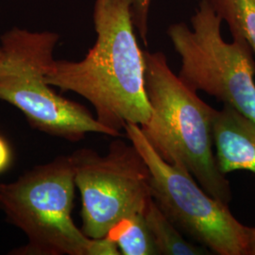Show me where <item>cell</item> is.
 I'll return each instance as SVG.
<instances>
[{"mask_svg": "<svg viewBox=\"0 0 255 255\" xmlns=\"http://www.w3.org/2000/svg\"><path fill=\"white\" fill-rule=\"evenodd\" d=\"M93 19L94 46L82 61L54 60L46 80L89 101L97 119L119 137L127 123L142 126L151 116L131 0H96Z\"/></svg>", "mask_w": 255, "mask_h": 255, "instance_id": "obj_1", "label": "cell"}, {"mask_svg": "<svg viewBox=\"0 0 255 255\" xmlns=\"http://www.w3.org/2000/svg\"><path fill=\"white\" fill-rule=\"evenodd\" d=\"M150 119L140 126L164 161L191 174L213 198L228 204L232 189L213 151L215 109L170 69L163 52L144 51Z\"/></svg>", "mask_w": 255, "mask_h": 255, "instance_id": "obj_2", "label": "cell"}, {"mask_svg": "<svg viewBox=\"0 0 255 255\" xmlns=\"http://www.w3.org/2000/svg\"><path fill=\"white\" fill-rule=\"evenodd\" d=\"M75 187L69 156L38 165L15 182L0 183V208L28 240L11 255H120L108 237L89 238L75 225Z\"/></svg>", "mask_w": 255, "mask_h": 255, "instance_id": "obj_3", "label": "cell"}, {"mask_svg": "<svg viewBox=\"0 0 255 255\" xmlns=\"http://www.w3.org/2000/svg\"><path fill=\"white\" fill-rule=\"evenodd\" d=\"M59 35L14 27L1 37L0 101L20 110L38 130L77 142L89 132L117 138L80 103L51 88L46 73L54 62Z\"/></svg>", "mask_w": 255, "mask_h": 255, "instance_id": "obj_4", "label": "cell"}, {"mask_svg": "<svg viewBox=\"0 0 255 255\" xmlns=\"http://www.w3.org/2000/svg\"><path fill=\"white\" fill-rule=\"evenodd\" d=\"M211 0H201L185 23L169 26L167 35L181 57L179 78L193 91H203L255 123V62L246 40L221 36V23Z\"/></svg>", "mask_w": 255, "mask_h": 255, "instance_id": "obj_5", "label": "cell"}, {"mask_svg": "<svg viewBox=\"0 0 255 255\" xmlns=\"http://www.w3.org/2000/svg\"><path fill=\"white\" fill-rule=\"evenodd\" d=\"M124 129L148 166L153 201L174 225L215 255H247L248 227L228 204L210 196L189 172L164 161L139 125L127 123Z\"/></svg>", "mask_w": 255, "mask_h": 255, "instance_id": "obj_6", "label": "cell"}, {"mask_svg": "<svg viewBox=\"0 0 255 255\" xmlns=\"http://www.w3.org/2000/svg\"><path fill=\"white\" fill-rule=\"evenodd\" d=\"M82 196V231L101 239L121 219L145 214L152 201L150 172L130 142L115 139L104 156L81 148L69 156Z\"/></svg>", "mask_w": 255, "mask_h": 255, "instance_id": "obj_7", "label": "cell"}, {"mask_svg": "<svg viewBox=\"0 0 255 255\" xmlns=\"http://www.w3.org/2000/svg\"><path fill=\"white\" fill-rule=\"evenodd\" d=\"M213 140L222 173L245 170L255 174V123L232 106L215 109Z\"/></svg>", "mask_w": 255, "mask_h": 255, "instance_id": "obj_8", "label": "cell"}, {"mask_svg": "<svg viewBox=\"0 0 255 255\" xmlns=\"http://www.w3.org/2000/svg\"><path fill=\"white\" fill-rule=\"evenodd\" d=\"M144 216L159 255H203L211 254L206 248L201 245L197 246L182 237L181 231L164 215L153 200L149 203Z\"/></svg>", "mask_w": 255, "mask_h": 255, "instance_id": "obj_9", "label": "cell"}, {"mask_svg": "<svg viewBox=\"0 0 255 255\" xmlns=\"http://www.w3.org/2000/svg\"><path fill=\"white\" fill-rule=\"evenodd\" d=\"M107 237L119 248L120 255H159L144 214H135L121 219Z\"/></svg>", "mask_w": 255, "mask_h": 255, "instance_id": "obj_10", "label": "cell"}, {"mask_svg": "<svg viewBox=\"0 0 255 255\" xmlns=\"http://www.w3.org/2000/svg\"><path fill=\"white\" fill-rule=\"evenodd\" d=\"M211 3L228 24L232 35L244 38L255 55V0H211Z\"/></svg>", "mask_w": 255, "mask_h": 255, "instance_id": "obj_11", "label": "cell"}, {"mask_svg": "<svg viewBox=\"0 0 255 255\" xmlns=\"http://www.w3.org/2000/svg\"><path fill=\"white\" fill-rule=\"evenodd\" d=\"M151 0H131V12L133 25L139 37L147 45V22Z\"/></svg>", "mask_w": 255, "mask_h": 255, "instance_id": "obj_12", "label": "cell"}, {"mask_svg": "<svg viewBox=\"0 0 255 255\" xmlns=\"http://www.w3.org/2000/svg\"><path fill=\"white\" fill-rule=\"evenodd\" d=\"M11 163V150L8 143L3 137L0 136V173L9 168Z\"/></svg>", "mask_w": 255, "mask_h": 255, "instance_id": "obj_13", "label": "cell"}, {"mask_svg": "<svg viewBox=\"0 0 255 255\" xmlns=\"http://www.w3.org/2000/svg\"><path fill=\"white\" fill-rule=\"evenodd\" d=\"M248 253L247 255H255V227H248Z\"/></svg>", "mask_w": 255, "mask_h": 255, "instance_id": "obj_14", "label": "cell"}]
</instances>
